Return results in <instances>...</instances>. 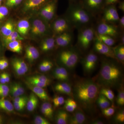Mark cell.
<instances>
[{
    "instance_id": "cell-1",
    "label": "cell",
    "mask_w": 124,
    "mask_h": 124,
    "mask_svg": "<svg viewBox=\"0 0 124 124\" xmlns=\"http://www.w3.org/2000/svg\"><path fill=\"white\" fill-rule=\"evenodd\" d=\"M100 93L99 86L92 80L81 79L76 81L72 91L76 100L85 108H90Z\"/></svg>"
},
{
    "instance_id": "cell-2",
    "label": "cell",
    "mask_w": 124,
    "mask_h": 124,
    "mask_svg": "<svg viewBox=\"0 0 124 124\" xmlns=\"http://www.w3.org/2000/svg\"><path fill=\"white\" fill-rule=\"evenodd\" d=\"M122 72L120 67L115 63L108 60L102 62L99 74L98 84L106 87H112L119 82Z\"/></svg>"
},
{
    "instance_id": "cell-3",
    "label": "cell",
    "mask_w": 124,
    "mask_h": 124,
    "mask_svg": "<svg viewBox=\"0 0 124 124\" xmlns=\"http://www.w3.org/2000/svg\"><path fill=\"white\" fill-rule=\"evenodd\" d=\"M66 17L72 26L80 29L91 22L92 14L83 7L72 5L68 8Z\"/></svg>"
},
{
    "instance_id": "cell-4",
    "label": "cell",
    "mask_w": 124,
    "mask_h": 124,
    "mask_svg": "<svg viewBox=\"0 0 124 124\" xmlns=\"http://www.w3.org/2000/svg\"><path fill=\"white\" fill-rule=\"evenodd\" d=\"M95 36V32L93 28L84 27L80 29L77 38L78 46L84 50L87 49L91 45Z\"/></svg>"
},
{
    "instance_id": "cell-5",
    "label": "cell",
    "mask_w": 124,
    "mask_h": 124,
    "mask_svg": "<svg viewBox=\"0 0 124 124\" xmlns=\"http://www.w3.org/2000/svg\"><path fill=\"white\" fill-rule=\"evenodd\" d=\"M59 58L60 62L65 67L72 69L77 64L79 56L75 49L71 48L62 51L60 54Z\"/></svg>"
},
{
    "instance_id": "cell-6",
    "label": "cell",
    "mask_w": 124,
    "mask_h": 124,
    "mask_svg": "<svg viewBox=\"0 0 124 124\" xmlns=\"http://www.w3.org/2000/svg\"><path fill=\"white\" fill-rule=\"evenodd\" d=\"M50 28L46 23L41 19H36L32 21L29 31L33 37H40L49 36L51 32Z\"/></svg>"
},
{
    "instance_id": "cell-7",
    "label": "cell",
    "mask_w": 124,
    "mask_h": 124,
    "mask_svg": "<svg viewBox=\"0 0 124 124\" xmlns=\"http://www.w3.org/2000/svg\"><path fill=\"white\" fill-rule=\"evenodd\" d=\"M73 27L66 17L56 19L51 24V29L56 35L71 31Z\"/></svg>"
},
{
    "instance_id": "cell-8",
    "label": "cell",
    "mask_w": 124,
    "mask_h": 124,
    "mask_svg": "<svg viewBox=\"0 0 124 124\" xmlns=\"http://www.w3.org/2000/svg\"><path fill=\"white\" fill-rule=\"evenodd\" d=\"M114 24L103 21L98 25L96 33L110 36L115 39L117 38L119 35V32L118 28Z\"/></svg>"
},
{
    "instance_id": "cell-9",
    "label": "cell",
    "mask_w": 124,
    "mask_h": 124,
    "mask_svg": "<svg viewBox=\"0 0 124 124\" xmlns=\"http://www.w3.org/2000/svg\"><path fill=\"white\" fill-rule=\"evenodd\" d=\"M56 4L55 1H49L41 9L40 16L46 23L50 22L54 17L57 8Z\"/></svg>"
},
{
    "instance_id": "cell-10",
    "label": "cell",
    "mask_w": 124,
    "mask_h": 124,
    "mask_svg": "<svg viewBox=\"0 0 124 124\" xmlns=\"http://www.w3.org/2000/svg\"><path fill=\"white\" fill-rule=\"evenodd\" d=\"M94 48L98 53L113 59H116L113 48L103 43L95 36L94 40Z\"/></svg>"
},
{
    "instance_id": "cell-11",
    "label": "cell",
    "mask_w": 124,
    "mask_h": 124,
    "mask_svg": "<svg viewBox=\"0 0 124 124\" xmlns=\"http://www.w3.org/2000/svg\"><path fill=\"white\" fill-rule=\"evenodd\" d=\"M119 19L120 17L116 6L114 5L108 6L103 12V21L115 24L118 23Z\"/></svg>"
},
{
    "instance_id": "cell-12",
    "label": "cell",
    "mask_w": 124,
    "mask_h": 124,
    "mask_svg": "<svg viewBox=\"0 0 124 124\" xmlns=\"http://www.w3.org/2000/svg\"><path fill=\"white\" fill-rule=\"evenodd\" d=\"M98 58L97 54L90 53L87 54L82 61V66L85 72L90 73L93 71L97 64Z\"/></svg>"
},
{
    "instance_id": "cell-13",
    "label": "cell",
    "mask_w": 124,
    "mask_h": 124,
    "mask_svg": "<svg viewBox=\"0 0 124 124\" xmlns=\"http://www.w3.org/2000/svg\"><path fill=\"white\" fill-rule=\"evenodd\" d=\"M73 34L71 31L58 35L55 39V44L59 47H66L70 45L73 41Z\"/></svg>"
},
{
    "instance_id": "cell-14",
    "label": "cell",
    "mask_w": 124,
    "mask_h": 124,
    "mask_svg": "<svg viewBox=\"0 0 124 124\" xmlns=\"http://www.w3.org/2000/svg\"><path fill=\"white\" fill-rule=\"evenodd\" d=\"M103 1V0H84L83 7L93 14L101 9Z\"/></svg>"
},
{
    "instance_id": "cell-15",
    "label": "cell",
    "mask_w": 124,
    "mask_h": 124,
    "mask_svg": "<svg viewBox=\"0 0 124 124\" xmlns=\"http://www.w3.org/2000/svg\"><path fill=\"white\" fill-rule=\"evenodd\" d=\"M50 0H26L23 7V12L27 13L34 10L49 1Z\"/></svg>"
},
{
    "instance_id": "cell-16",
    "label": "cell",
    "mask_w": 124,
    "mask_h": 124,
    "mask_svg": "<svg viewBox=\"0 0 124 124\" xmlns=\"http://www.w3.org/2000/svg\"><path fill=\"white\" fill-rule=\"evenodd\" d=\"M39 51L35 46L29 45L25 49V57L30 62H32L39 57Z\"/></svg>"
},
{
    "instance_id": "cell-17",
    "label": "cell",
    "mask_w": 124,
    "mask_h": 124,
    "mask_svg": "<svg viewBox=\"0 0 124 124\" xmlns=\"http://www.w3.org/2000/svg\"><path fill=\"white\" fill-rule=\"evenodd\" d=\"M27 85L38 97L43 101H49L50 99L48 95L43 88L32 85L26 83Z\"/></svg>"
},
{
    "instance_id": "cell-18",
    "label": "cell",
    "mask_w": 124,
    "mask_h": 124,
    "mask_svg": "<svg viewBox=\"0 0 124 124\" xmlns=\"http://www.w3.org/2000/svg\"><path fill=\"white\" fill-rule=\"evenodd\" d=\"M17 31L22 36L26 35L30 29V24L28 20L23 19L18 21L16 27Z\"/></svg>"
},
{
    "instance_id": "cell-19",
    "label": "cell",
    "mask_w": 124,
    "mask_h": 124,
    "mask_svg": "<svg viewBox=\"0 0 124 124\" xmlns=\"http://www.w3.org/2000/svg\"><path fill=\"white\" fill-rule=\"evenodd\" d=\"M85 121L86 117L84 113L81 111L78 110L69 117L68 122L71 124H84Z\"/></svg>"
},
{
    "instance_id": "cell-20",
    "label": "cell",
    "mask_w": 124,
    "mask_h": 124,
    "mask_svg": "<svg viewBox=\"0 0 124 124\" xmlns=\"http://www.w3.org/2000/svg\"><path fill=\"white\" fill-rule=\"evenodd\" d=\"M55 45V39L50 37H47L42 40L40 44V48L43 52H48L52 50Z\"/></svg>"
},
{
    "instance_id": "cell-21",
    "label": "cell",
    "mask_w": 124,
    "mask_h": 124,
    "mask_svg": "<svg viewBox=\"0 0 124 124\" xmlns=\"http://www.w3.org/2000/svg\"><path fill=\"white\" fill-rule=\"evenodd\" d=\"M55 91L64 94L72 96L73 95L72 90L70 85L65 82L57 84L54 86Z\"/></svg>"
},
{
    "instance_id": "cell-22",
    "label": "cell",
    "mask_w": 124,
    "mask_h": 124,
    "mask_svg": "<svg viewBox=\"0 0 124 124\" xmlns=\"http://www.w3.org/2000/svg\"><path fill=\"white\" fill-rule=\"evenodd\" d=\"M15 29V26L13 22L9 20L1 27L0 31L3 37H4L10 35Z\"/></svg>"
},
{
    "instance_id": "cell-23",
    "label": "cell",
    "mask_w": 124,
    "mask_h": 124,
    "mask_svg": "<svg viewBox=\"0 0 124 124\" xmlns=\"http://www.w3.org/2000/svg\"><path fill=\"white\" fill-rule=\"evenodd\" d=\"M54 76L57 79L66 81L69 79V75L67 71L64 68L59 67L55 69Z\"/></svg>"
},
{
    "instance_id": "cell-24",
    "label": "cell",
    "mask_w": 124,
    "mask_h": 124,
    "mask_svg": "<svg viewBox=\"0 0 124 124\" xmlns=\"http://www.w3.org/2000/svg\"><path fill=\"white\" fill-rule=\"evenodd\" d=\"M6 46L8 50L14 53L20 54L22 51L23 45L21 40H16L9 42Z\"/></svg>"
},
{
    "instance_id": "cell-25",
    "label": "cell",
    "mask_w": 124,
    "mask_h": 124,
    "mask_svg": "<svg viewBox=\"0 0 124 124\" xmlns=\"http://www.w3.org/2000/svg\"><path fill=\"white\" fill-rule=\"evenodd\" d=\"M9 92L15 98L23 95L25 91L24 88L20 84L15 83L11 85Z\"/></svg>"
},
{
    "instance_id": "cell-26",
    "label": "cell",
    "mask_w": 124,
    "mask_h": 124,
    "mask_svg": "<svg viewBox=\"0 0 124 124\" xmlns=\"http://www.w3.org/2000/svg\"><path fill=\"white\" fill-rule=\"evenodd\" d=\"M38 97L33 93H31L27 102L26 106L28 110L30 112L34 111L38 106Z\"/></svg>"
},
{
    "instance_id": "cell-27",
    "label": "cell",
    "mask_w": 124,
    "mask_h": 124,
    "mask_svg": "<svg viewBox=\"0 0 124 124\" xmlns=\"http://www.w3.org/2000/svg\"><path fill=\"white\" fill-rule=\"evenodd\" d=\"M23 38L15 29L12 33L7 36L3 37V42L5 46L9 43L16 40H23Z\"/></svg>"
},
{
    "instance_id": "cell-28",
    "label": "cell",
    "mask_w": 124,
    "mask_h": 124,
    "mask_svg": "<svg viewBox=\"0 0 124 124\" xmlns=\"http://www.w3.org/2000/svg\"><path fill=\"white\" fill-rule=\"evenodd\" d=\"M13 104L5 98H0V109L8 112H11L14 110Z\"/></svg>"
},
{
    "instance_id": "cell-29",
    "label": "cell",
    "mask_w": 124,
    "mask_h": 124,
    "mask_svg": "<svg viewBox=\"0 0 124 124\" xmlns=\"http://www.w3.org/2000/svg\"><path fill=\"white\" fill-rule=\"evenodd\" d=\"M69 115L63 110L58 111L55 117L56 123L58 124H66L68 123Z\"/></svg>"
},
{
    "instance_id": "cell-30",
    "label": "cell",
    "mask_w": 124,
    "mask_h": 124,
    "mask_svg": "<svg viewBox=\"0 0 124 124\" xmlns=\"http://www.w3.org/2000/svg\"><path fill=\"white\" fill-rule=\"evenodd\" d=\"M95 36L103 43L110 46H113L116 42L115 39L110 36L100 35L97 34L96 32Z\"/></svg>"
},
{
    "instance_id": "cell-31",
    "label": "cell",
    "mask_w": 124,
    "mask_h": 124,
    "mask_svg": "<svg viewBox=\"0 0 124 124\" xmlns=\"http://www.w3.org/2000/svg\"><path fill=\"white\" fill-rule=\"evenodd\" d=\"M114 54L118 61L124 62V45H120L113 48Z\"/></svg>"
},
{
    "instance_id": "cell-32",
    "label": "cell",
    "mask_w": 124,
    "mask_h": 124,
    "mask_svg": "<svg viewBox=\"0 0 124 124\" xmlns=\"http://www.w3.org/2000/svg\"><path fill=\"white\" fill-rule=\"evenodd\" d=\"M97 101L99 106L102 109L107 108L110 105V103L108 99L104 95L100 93L97 99Z\"/></svg>"
},
{
    "instance_id": "cell-33",
    "label": "cell",
    "mask_w": 124,
    "mask_h": 124,
    "mask_svg": "<svg viewBox=\"0 0 124 124\" xmlns=\"http://www.w3.org/2000/svg\"><path fill=\"white\" fill-rule=\"evenodd\" d=\"M64 103V108L67 111L72 112L77 108V103L72 99H68L65 101Z\"/></svg>"
},
{
    "instance_id": "cell-34",
    "label": "cell",
    "mask_w": 124,
    "mask_h": 124,
    "mask_svg": "<svg viewBox=\"0 0 124 124\" xmlns=\"http://www.w3.org/2000/svg\"><path fill=\"white\" fill-rule=\"evenodd\" d=\"M100 93L104 95L111 101H113L115 95L113 91L110 89L108 88H103L100 91Z\"/></svg>"
},
{
    "instance_id": "cell-35",
    "label": "cell",
    "mask_w": 124,
    "mask_h": 124,
    "mask_svg": "<svg viewBox=\"0 0 124 124\" xmlns=\"http://www.w3.org/2000/svg\"><path fill=\"white\" fill-rule=\"evenodd\" d=\"M11 62L15 63L16 64L18 65L20 68L23 70L26 73L27 71L28 70V67L26 63L25 62L20 58H15L13 59H12Z\"/></svg>"
},
{
    "instance_id": "cell-36",
    "label": "cell",
    "mask_w": 124,
    "mask_h": 124,
    "mask_svg": "<svg viewBox=\"0 0 124 124\" xmlns=\"http://www.w3.org/2000/svg\"><path fill=\"white\" fill-rule=\"evenodd\" d=\"M28 78L31 79L36 80L42 83H44L46 84L49 85L51 82V80L49 78L44 75H36L28 77Z\"/></svg>"
},
{
    "instance_id": "cell-37",
    "label": "cell",
    "mask_w": 124,
    "mask_h": 124,
    "mask_svg": "<svg viewBox=\"0 0 124 124\" xmlns=\"http://www.w3.org/2000/svg\"><path fill=\"white\" fill-rule=\"evenodd\" d=\"M54 106L55 107H58L64 104L65 100L62 96H58L54 98L53 99Z\"/></svg>"
},
{
    "instance_id": "cell-38",
    "label": "cell",
    "mask_w": 124,
    "mask_h": 124,
    "mask_svg": "<svg viewBox=\"0 0 124 124\" xmlns=\"http://www.w3.org/2000/svg\"><path fill=\"white\" fill-rule=\"evenodd\" d=\"M41 107L46 110L48 112L51 117H53L54 110L51 103L48 102H45L41 105Z\"/></svg>"
},
{
    "instance_id": "cell-39",
    "label": "cell",
    "mask_w": 124,
    "mask_h": 124,
    "mask_svg": "<svg viewBox=\"0 0 124 124\" xmlns=\"http://www.w3.org/2000/svg\"><path fill=\"white\" fill-rule=\"evenodd\" d=\"M8 13L9 10L7 7L4 6H0V21L5 18Z\"/></svg>"
},
{
    "instance_id": "cell-40",
    "label": "cell",
    "mask_w": 124,
    "mask_h": 124,
    "mask_svg": "<svg viewBox=\"0 0 124 124\" xmlns=\"http://www.w3.org/2000/svg\"><path fill=\"white\" fill-rule=\"evenodd\" d=\"M23 0H6V5L7 7L12 8L20 4Z\"/></svg>"
},
{
    "instance_id": "cell-41",
    "label": "cell",
    "mask_w": 124,
    "mask_h": 124,
    "mask_svg": "<svg viewBox=\"0 0 124 124\" xmlns=\"http://www.w3.org/2000/svg\"><path fill=\"white\" fill-rule=\"evenodd\" d=\"M117 103L119 106H123L124 104V92L123 89H121L119 91L117 95Z\"/></svg>"
},
{
    "instance_id": "cell-42",
    "label": "cell",
    "mask_w": 124,
    "mask_h": 124,
    "mask_svg": "<svg viewBox=\"0 0 124 124\" xmlns=\"http://www.w3.org/2000/svg\"><path fill=\"white\" fill-rule=\"evenodd\" d=\"M115 112V108L112 107H108L103 109V115L106 117H110L113 115Z\"/></svg>"
},
{
    "instance_id": "cell-43",
    "label": "cell",
    "mask_w": 124,
    "mask_h": 124,
    "mask_svg": "<svg viewBox=\"0 0 124 124\" xmlns=\"http://www.w3.org/2000/svg\"><path fill=\"white\" fill-rule=\"evenodd\" d=\"M34 122L36 124H49L50 122L46 119L40 116H37L35 118Z\"/></svg>"
},
{
    "instance_id": "cell-44",
    "label": "cell",
    "mask_w": 124,
    "mask_h": 124,
    "mask_svg": "<svg viewBox=\"0 0 124 124\" xmlns=\"http://www.w3.org/2000/svg\"><path fill=\"white\" fill-rule=\"evenodd\" d=\"M27 102H14V107L16 110L21 111L24 109V107L26 106Z\"/></svg>"
},
{
    "instance_id": "cell-45",
    "label": "cell",
    "mask_w": 124,
    "mask_h": 124,
    "mask_svg": "<svg viewBox=\"0 0 124 124\" xmlns=\"http://www.w3.org/2000/svg\"><path fill=\"white\" fill-rule=\"evenodd\" d=\"M115 119L117 122L122 123L124 121V110L120 111L117 113Z\"/></svg>"
},
{
    "instance_id": "cell-46",
    "label": "cell",
    "mask_w": 124,
    "mask_h": 124,
    "mask_svg": "<svg viewBox=\"0 0 124 124\" xmlns=\"http://www.w3.org/2000/svg\"><path fill=\"white\" fill-rule=\"evenodd\" d=\"M28 98L26 96H18V97H15L13 99L14 102H16L20 103L23 102H27Z\"/></svg>"
},
{
    "instance_id": "cell-47",
    "label": "cell",
    "mask_w": 124,
    "mask_h": 124,
    "mask_svg": "<svg viewBox=\"0 0 124 124\" xmlns=\"http://www.w3.org/2000/svg\"><path fill=\"white\" fill-rule=\"evenodd\" d=\"M53 66L52 62L49 60H46L45 72H47L51 70Z\"/></svg>"
},
{
    "instance_id": "cell-48",
    "label": "cell",
    "mask_w": 124,
    "mask_h": 124,
    "mask_svg": "<svg viewBox=\"0 0 124 124\" xmlns=\"http://www.w3.org/2000/svg\"><path fill=\"white\" fill-rule=\"evenodd\" d=\"M120 29L123 31L124 29V16H123L120 18L118 22Z\"/></svg>"
},
{
    "instance_id": "cell-49",
    "label": "cell",
    "mask_w": 124,
    "mask_h": 124,
    "mask_svg": "<svg viewBox=\"0 0 124 124\" xmlns=\"http://www.w3.org/2000/svg\"><path fill=\"white\" fill-rule=\"evenodd\" d=\"M119 0H104V4L106 6L113 5L118 2Z\"/></svg>"
},
{
    "instance_id": "cell-50",
    "label": "cell",
    "mask_w": 124,
    "mask_h": 124,
    "mask_svg": "<svg viewBox=\"0 0 124 124\" xmlns=\"http://www.w3.org/2000/svg\"><path fill=\"white\" fill-rule=\"evenodd\" d=\"M0 91H9V88L7 85L0 84Z\"/></svg>"
},
{
    "instance_id": "cell-51",
    "label": "cell",
    "mask_w": 124,
    "mask_h": 124,
    "mask_svg": "<svg viewBox=\"0 0 124 124\" xmlns=\"http://www.w3.org/2000/svg\"><path fill=\"white\" fill-rule=\"evenodd\" d=\"M46 60L42 61L40 64L39 66V69L42 72H45V69Z\"/></svg>"
},
{
    "instance_id": "cell-52",
    "label": "cell",
    "mask_w": 124,
    "mask_h": 124,
    "mask_svg": "<svg viewBox=\"0 0 124 124\" xmlns=\"http://www.w3.org/2000/svg\"><path fill=\"white\" fill-rule=\"evenodd\" d=\"M9 91H0V97L5 98L7 97Z\"/></svg>"
},
{
    "instance_id": "cell-53",
    "label": "cell",
    "mask_w": 124,
    "mask_h": 124,
    "mask_svg": "<svg viewBox=\"0 0 124 124\" xmlns=\"http://www.w3.org/2000/svg\"><path fill=\"white\" fill-rule=\"evenodd\" d=\"M0 83L1 84H5L6 83L4 72L0 75Z\"/></svg>"
},
{
    "instance_id": "cell-54",
    "label": "cell",
    "mask_w": 124,
    "mask_h": 124,
    "mask_svg": "<svg viewBox=\"0 0 124 124\" xmlns=\"http://www.w3.org/2000/svg\"><path fill=\"white\" fill-rule=\"evenodd\" d=\"M4 73L6 83H8L10 81V77L9 75L7 72H4Z\"/></svg>"
},
{
    "instance_id": "cell-55",
    "label": "cell",
    "mask_w": 124,
    "mask_h": 124,
    "mask_svg": "<svg viewBox=\"0 0 124 124\" xmlns=\"http://www.w3.org/2000/svg\"><path fill=\"white\" fill-rule=\"evenodd\" d=\"M118 8L122 12H124V1H122L120 2L118 6Z\"/></svg>"
},
{
    "instance_id": "cell-56",
    "label": "cell",
    "mask_w": 124,
    "mask_h": 124,
    "mask_svg": "<svg viewBox=\"0 0 124 124\" xmlns=\"http://www.w3.org/2000/svg\"><path fill=\"white\" fill-rule=\"evenodd\" d=\"M2 59L3 65L6 68H7L8 66L9 65L8 62V60L7 59H6L4 58L2 59Z\"/></svg>"
},
{
    "instance_id": "cell-57",
    "label": "cell",
    "mask_w": 124,
    "mask_h": 124,
    "mask_svg": "<svg viewBox=\"0 0 124 124\" xmlns=\"http://www.w3.org/2000/svg\"><path fill=\"white\" fill-rule=\"evenodd\" d=\"M5 69V68L3 65L2 59H0V70H4Z\"/></svg>"
},
{
    "instance_id": "cell-58",
    "label": "cell",
    "mask_w": 124,
    "mask_h": 124,
    "mask_svg": "<svg viewBox=\"0 0 124 124\" xmlns=\"http://www.w3.org/2000/svg\"><path fill=\"white\" fill-rule=\"evenodd\" d=\"M121 37L120 40H121V45H124V34L121 35Z\"/></svg>"
},
{
    "instance_id": "cell-59",
    "label": "cell",
    "mask_w": 124,
    "mask_h": 124,
    "mask_svg": "<svg viewBox=\"0 0 124 124\" xmlns=\"http://www.w3.org/2000/svg\"><path fill=\"white\" fill-rule=\"evenodd\" d=\"M93 124H103V122H102V121H97L94 122Z\"/></svg>"
},
{
    "instance_id": "cell-60",
    "label": "cell",
    "mask_w": 124,
    "mask_h": 124,
    "mask_svg": "<svg viewBox=\"0 0 124 124\" xmlns=\"http://www.w3.org/2000/svg\"><path fill=\"white\" fill-rule=\"evenodd\" d=\"M2 119L1 116L0 115V124H2Z\"/></svg>"
},
{
    "instance_id": "cell-61",
    "label": "cell",
    "mask_w": 124,
    "mask_h": 124,
    "mask_svg": "<svg viewBox=\"0 0 124 124\" xmlns=\"http://www.w3.org/2000/svg\"><path fill=\"white\" fill-rule=\"evenodd\" d=\"M1 51V48L0 44V55Z\"/></svg>"
},
{
    "instance_id": "cell-62",
    "label": "cell",
    "mask_w": 124,
    "mask_h": 124,
    "mask_svg": "<svg viewBox=\"0 0 124 124\" xmlns=\"http://www.w3.org/2000/svg\"><path fill=\"white\" fill-rule=\"evenodd\" d=\"M1 27V22L0 21V28Z\"/></svg>"
},
{
    "instance_id": "cell-63",
    "label": "cell",
    "mask_w": 124,
    "mask_h": 124,
    "mask_svg": "<svg viewBox=\"0 0 124 124\" xmlns=\"http://www.w3.org/2000/svg\"><path fill=\"white\" fill-rule=\"evenodd\" d=\"M1 1H0V6H1Z\"/></svg>"
},
{
    "instance_id": "cell-64",
    "label": "cell",
    "mask_w": 124,
    "mask_h": 124,
    "mask_svg": "<svg viewBox=\"0 0 124 124\" xmlns=\"http://www.w3.org/2000/svg\"><path fill=\"white\" fill-rule=\"evenodd\" d=\"M2 0H0V1H1Z\"/></svg>"
}]
</instances>
